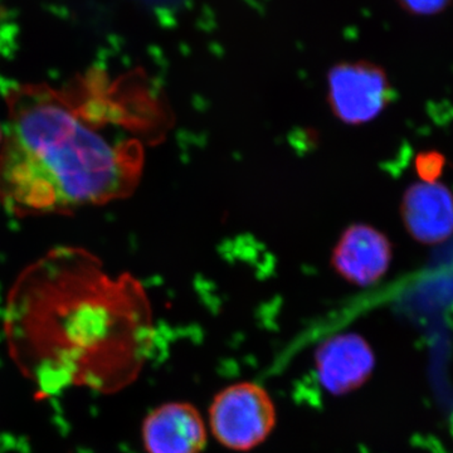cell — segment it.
Listing matches in <instances>:
<instances>
[{
  "instance_id": "obj_3",
  "label": "cell",
  "mask_w": 453,
  "mask_h": 453,
  "mask_svg": "<svg viewBox=\"0 0 453 453\" xmlns=\"http://www.w3.org/2000/svg\"><path fill=\"white\" fill-rule=\"evenodd\" d=\"M275 403L264 387L241 381L226 387L211 401L208 423L217 442L234 452H249L275 429Z\"/></svg>"
},
{
  "instance_id": "obj_5",
  "label": "cell",
  "mask_w": 453,
  "mask_h": 453,
  "mask_svg": "<svg viewBox=\"0 0 453 453\" xmlns=\"http://www.w3.org/2000/svg\"><path fill=\"white\" fill-rule=\"evenodd\" d=\"M375 357L369 342L357 333L325 340L315 351V369L323 388L334 395L356 392L374 371Z\"/></svg>"
},
{
  "instance_id": "obj_1",
  "label": "cell",
  "mask_w": 453,
  "mask_h": 453,
  "mask_svg": "<svg viewBox=\"0 0 453 453\" xmlns=\"http://www.w3.org/2000/svg\"><path fill=\"white\" fill-rule=\"evenodd\" d=\"M5 103L0 204L18 219L129 198L142 181L146 146L170 131L166 98L142 71L110 88L91 77L62 89L18 85Z\"/></svg>"
},
{
  "instance_id": "obj_6",
  "label": "cell",
  "mask_w": 453,
  "mask_h": 453,
  "mask_svg": "<svg viewBox=\"0 0 453 453\" xmlns=\"http://www.w3.org/2000/svg\"><path fill=\"white\" fill-rule=\"evenodd\" d=\"M392 257V243L386 234L374 226L356 223L340 235L332 265L345 281L368 288L386 275Z\"/></svg>"
},
{
  "instance_id": "obj_9",
  "label": "cell",
  "mask_w": 453,
  "mask_h": 453,
  "mask_svg": "<svg viewBox=\"0 0 453 453\" xmlns=\"http://www.w3.org/2000/svg\"><path fill=\"white\" fill-rule=\"evenodd\" d=\"M405 12L416 16H432L445 11L452 0H396Z\"/></svg>"
},
{
  "instance_id": "obj_4",
  "label": "cell",
  "mask_w": 453,
  "mask_h": 453,
  "mask_svg": "<svg viewBox=\"0 0 453 453\" xmlns=\"http://www.w3.org/2000/svg\"><path fill=\"white\" fill-rule=\"evenodd\" d=\"M327 104L333 115L344 124H368L393 100L388 74L374 62L342 61L326 74Z\"/></svg>"
},
{
  "instance_id": "obj_7",
  "label": "cell",
  "mask_w": 453,
  "mask_h": 453,
  "mask_svg": "<svg viewBox=\"0 0 453 453\" xmlns=\"http://www.w3.org/2000/svg\"><path fill=\"white\" fill-rule=\"evenodd\" d=\"M142 440L146 453H202L208 443V429L195 405L168 402L145 417Z\"/></svg>"
},
{
  "instance_id": "obj_8",
  "label": "cell",
  "mask_w": 453,
  "mask_h": 453,
  "mask_svg": "<svg viewBox=\"0 0 453 453\" xmlns=\"http://www.w3.org/2000/svg\"><path fill=\"white\" fill-rule=\"evenodd\" d=\"M401 213L405 229L417 242L441 243L453 234V195L437 181H421L408 188Z\"/></svg>"
},
{
  "instance_id": "obj_11",
  "label": "cell",
  "mask_w": 453,
  "mask_h": 453,
  "mask_svg": "<svg viewBox=\"0 0 453 453\" xmlns=\"http://www.w3.org/2000/svg\"><path fill=\"white\" fill-rule=\"evenodd\" d=\"M3 140V129L2 127H0V142H2Z\"/></svg>"
},
{
  "instance_id": "obj_10",
  "label": "cell",
  "mask_w": 453,
  "mask_h": 453,
  "mask_svg": "<svg viewBox=\"0 0 453 453\" xmlns=\"http://www.w3.org/2000/svg\"><path fill=\"white\" fill-rule=\"evenodd\" d=\"M416 166L423 181H434V179L442 172V155L437 153H423L417 157Z\"/></svg>"
},
{
  "instance_id": "obj_2",
  "label": "cell",
  "mask_w": 453,
  "mask_h": 453,
  "mask_svg": "<svg viewBox=\"0 0 453 453\" xmlns=\"http://www.w3.org/2000/svg\"><path fill=\"white\" fill-rule=\"evenodd\" d=\"M9 354L43 395L70 387L127 388L151 353L154 321L144 286L113 277L81 247L50 250L20 273L4 310Z\"/></svg>"
}]
</instances>
